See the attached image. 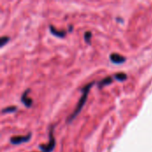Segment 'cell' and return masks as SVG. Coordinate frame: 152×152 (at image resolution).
Segmentation results:
<instances>
[{
  "label": "cell",
  "mask_w": 152,
  "mask_h": 152,
  "mask_svg": "<svg viewBox=\"0 0 152 152\" xmlns=\"http://www.w3.org/2000/svg\"><path fill=\"white\" fill-rule=\"evenodd\" d=\"M94 84H95V82L93 81V82H91V83H89V84L84 86V87L81 89L82 96H81L80 99L78 100V102L77 103L76 108H75V110H73V112H72V113L69 116V118H67V123H68V124H70V123L78 116V114H79L80 111L82 110L84 105H85L86 102V100H87V97H88V94H89V91H90V89L92 88V86H93Z\"/></svg>",
  "instance_id": "1"
},
{
  "label": "cell",
  "mask_w": 152,
  "mask_h": 152,
  "mask_svg": "<svg viewBox=\"0 0 152 152\" xmlns=\"http://www.w3.org/2000/svg\"><path fill=\"white\" fill-rule=\"evenodd\" d=\"M53 128L54 126H51L49 127V141L46 144H40L39 150H41V152H53V151L55 148L56 145V142H55V138L53 136Z\"/></svg>",
  "instance_id": "2"
},
{
  "label": "cell",
  "mask_w": 152,
  "mask_h": 152,
  "mask_svg": "<svg viewBox=\"0 0 152 152\" xmlns=\"http://www.w3.org/2000/svg\"><path fill=\"white\" fill-rule=\"evenodd\" d=\"M31 136H32L31 133H28V134L23 135V136H12L10 138V142L13 145H19L21 143H25V142H28V141H30Z\"/></svg>",
  "instance_id": "3"
},
{
  "label": "cell",
  "mask_w": 152,
  "mask_h": 152,
  "mask_svg": "<svg viewBox=\"0 0 152 152\" xmlns=\"http://www.w3.org/2000/svg\"><path fill=\"white\" fill-rule=\"evenodd\" d=\"M110 60L112 63L114 64H122L124 62H126V58L119 53H113L110 55Z\"/></svg>",
  "instance_id": "4"
},
{
  "label": "cell",
  "mask_w": 152,
  "mask_h": 152,
  "mask_svg": "<svg viewBox=\"0 0 152 152\" xmlns=\"http://www.w3.org/2000/svg\"><path fill=\"white\" fill-rule=\"evenodd\" d=\"M29 92H30V89H27V90L22 94V95H21V97H20V102H21L27 108H30L31 105H32V103H33V101L31 100V98H29V97L28 96V94H29Z\"/></svg>",
  "instance_id": "5"
},
{
  "label": "cell",
  "mask_w": 152,
  "mask_h": 152,
  "mask_svg": "<svg viewBox=\"0 0 152 152\" xmlns=\"http://www.w3.org/2000/svg\"><path fill=\"white\" fill-rule=\"evenodd\" d=\"M49 29H50L51 33H52L54 37H57L63 38V37H65V36H66V34H67V31H65V30H58V29L55 28L53 25H50V26H49Z\"/></svg>",
  "instance_id": "6"
},
{
  "label": "cell",
  "mask_w": 152,
  "mask_h": 152,
  "mask_svg": "<svg viewBox=\"0 0 152 152\" xmlns=\"http://www.w3.org/2000/svg\"><path fill=\"white\" fill-rule=\"evenodd\" d=\"M113 80H114V78H113L112 77H104L103 79H102V80L97 84V86H98L99 89H102V87L110 85V84L113 82Z\"/></svg>",
  "instance_id": "7"
},
{
  "label": "cell",
  "mask_w": 152,
  "mask_h": 152,
  "mask_svg": "<svg viewBox=\"0 0 152 152\" xmlns=\"http://www.w3.org/2000/svg\"><path fill=\"white\" fill-rule=\"evenodd\" d=\"M113 78L115 80L120 81V82H124L127 79V75L124 72H119V73H116L113 76Z\"/></svg>",
  "instance_id": "8"
},
{
  "label": "cell",
  "mask_w": 152,
  "mask_h": 152,
  "mask_svg": "<svg viewBox=\"0 0 152 152\" xmlns=\"http://www.w3.org/2000/svg\"><path fill=\"white\" fill-rule=\"evenodd\" d=\"M17 110V107L16 106H9V107H5L2 110V113L3 114H6V113H12Z\"/></svg>",
  "instance_id": "9"
},
{
  "label": "cell",
  "mask_w": 152,
  "mask_h": 152,
  "mask_svg": "<svg viewBox=\"0 0 152 152\" xmlns=\"http://www.w3.org/2000/svg\"><path fill=\"white\" fill-rule=\"evenodd\" d=\"M84 38H85V41L88 45H90L91 44V38H92V32L91 31H86L84 34Z\"/></svg>",
  "instance_id": "10"
},
{
  "label": "cell",
  "mask_w": 152,
  "mask_h": 152,
  "mask_svg": "<svg viewBox=\"0 0 152 152\" xmlns=\"http://www.w3.org/2000/svg\"><path fill=\"white\" fill-rule=\"evenodd\" d=\"M9 40H10V37H7V36L1 37V38H0V47H3L4 45H6L9 42Z\"/></svg>",
  "instance_id": "11"
},
{
  "label": "cell",
  "mask_w": 152,
  "mask_h": 152,
  "mask_svg": "<svg viewBox=\"0 0 152 152\" xmlns=\"http://www.w3.org/2000/svg\"><path fill=\"white\" fill-rule=\"evenodd\" d=\"M69 31H72V26H69Z\"/></svg>",
  "instance_id": "12"
}]
</instances>
